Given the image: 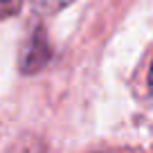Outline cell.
I'll return each instance as SVG.
<instances>
[{"instance_id":"obj_3","label":"cell","mask_w":153,"mask_h":153,"mask_svg":"<svg viewBox=\"0 0 153 153\" xmlns=\"http://www.w3.org/2000/svg\"><path fill=\"white\" fill-rule=\"evenodd\" d=\"M149 86H151V92H153V63H151V70H149Z\"/></svg>"},{"instance_id":"obj_1","label":"cell","mask_w":153,"mask_h":153,"mask_svg":"<svg viewBox=\"0 0 153 153\" xmlns=\"http://www.w3.org/2000/svg\"><path fill=\"white\" fill-rule=\"evenodd\" d=\"M72 2H74V0H32V7H34V11L41 14V16H52V14H56V11L65 9Z\"/></svg>"},{"instance_id":"obj_2","label":"cell","mask_w":153,"mask_h":153,"mask_svg":"<svg viewBox=\"0 0 153 153\" xmlns=\"http://www.w3.org/2000/svg\"><path fill=\"white\" fill-rule=\"evenodd\" d=\"M23 0H0V18H9V16L18 14Z\"/></svg>"}]
</instances>
